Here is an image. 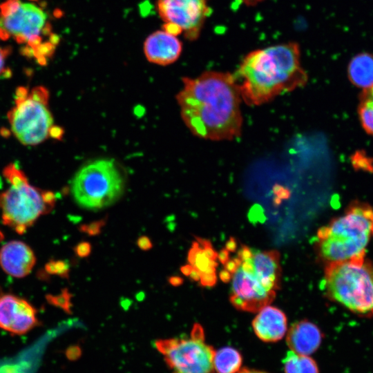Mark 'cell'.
Returning a JSON list of instances; mask_svg holds the SVG:
<instances>
[{
  "label": "cell",
  "instance_id": "6da1fadb",
  "mask_svg": "<svg viewBox=\"0 0 373 373\" xmlns=\"http://www.w3.org/2000/svg\"><path fill=\"white\" fill-rule=\"evenodd\" d=\"M176 95L183 122L195 136L213 141L240 136L242 116L239 83L229 73L206 71L183 77Z\"/></svg>",
  "mask_w": 373,
  "mask_h": 373
},
{
  "label": "cell",
  "instance_id": "7a4b0ae2",
  "mask_svg": "<svg viewBox=\"0 0 373 373\" xmlns=\"http://www.w3.org/2000/svg\"><path fill=\"white\" fill-rule=\"evenodd\" d=\"M238 75L242 99L260 106L276 97L304 86L307 75L300 64V50L295 42L253 50L242 59Z\"/></svg>",
  "mask_w": 373,
  "mask_h": 373
},
{
  "label": "cell",
  "instance_id": "3957f363",
  "mask_svg": "<svg viewBox=\"0 0 373 373\" xmlns=\"http://www.w3.org/2000/svg\"><path fill=\"white\" fill-rule=\"evenodd\" d=\"M373 236V207L355 201L317 233V249L326 263L365 256Z\"/></svg>",
  "mask_w": 373,
  "mask_h": 373
},
{
  "label": "cell",
  "instance_id": "277c9868",
  "mask_svg": "<svg viewBox=\"0 0 373 373\" xmlns=\"http://www.w3.org/2000/svg\"><path fill=\"white\" fill-rule=\"evenodd\" d=\"M3 175L9 187L0 193L3 223L22 234L43 215L55 207L53 192L30 184L23 171L15 163L5 166Z\"/></svg>",
  "mask_w": 373,
  "mask_h": 373
},
{
  "label": "cell",
  "instance_id": "5b68a950",
  "mask_svg": "<svg viewBox=\"0 0 373 373\" xmlns=\"http://www.w3.org/2000/svg\"><path fill=\"white\" fill-rule=\"evenodd\" d=\"M328 297L359 316L373 317V265L365 257L326 263Z\"/></svg>",
  "mask_w": 373,
  "mask_h": 373
},
{
  "label": "cell",
  "instance_id": "8992f818",
  "mask_svg": "<svg viewBox=\"0 0 373 373\" xmlns=\"http://www.w3.org/2000/svg\"><path fill=\"white\" fill-rule=\"evenodd\" d=\"M49 97L48 90L42 86L16 89L15 106L7 115L12 133L21 144L34 146L50 137H61V128L54 125Z\"/></svg>",
  "mask_w": 373,
  "mask_h": 373
},
{
  "label": "cell",
  "instance_id": "52a82bcc",
  "mask_svg": "<svg viewBox=\"0 0 373 373\" xmlns=\"http://www.w3.org/2000/svg\"><path fill=\"white\" fill-rule=\"evenodd\" d=\"M124 187L123 176L115 161L99 159L77 171L70 189L77 204L96 210L114 203L122 195Z\"/></svg>",
  "mask_w": 373,
  "mask_h": 373
},
{
  "label": "cell",
  "instance_id": "ba28073f",
  "mask_svg": "<svg viewBox=\"0 0 373 373\" xmlns=\"http://www.w3.org/2000/svg\"><path fill=\"white\" fill-rule=\"evenodd\" d=\"M171 373H213L215 351L205 342L202 327L194 325L189 337L155 342Z\"/></svg>",
  "mask_w": 373,
  "mask_h": 373
},
{
  "label": "cell",
  "instance_id": "9c48e42d",
  "mask_svg": "<svg viewBox=\"0 0 373 373\" xmlns=\"http://www.w3.org/2000/svg\"><path fill=\"white\" fill-rule=\"evenodd\" d=\"M222 274L224 276H222V278L231 277L229 300L237 309L257 312L270 304L276 297V291L267 290L238 256L228 260Z\"/></svg>",
  "mask_w": 373,
  "mask_h": 373
},
{
  "label": "cell",
  "instance_id": "30bf717a",
  "mask_svg": "<svg viewBox=\"0 0 373 373\" xmlns=\"http://www.w3.org/2000/svg\"><path fill=\"white\" fill-rule=\"evenodd\" d=\"M156 9L164 23L178 26L189 40L199 37L211 13L207 0H157Z\"/></svg>",
  "mask_w": 373,
  "mask_h": 373
},
{
  "label": "cell",
  "instance_id": "8fae6325",
  "mask_svg": "<svg viewBox=\"0 0 373 373\" xmlns=\"http://www.w3.org/2000/svg\"><path fill=\"white\" fill-rule=\"evenodd\" d=\"M38 324L37 310L26 300L10 294L0 295V328L21 335Z\"/></svg>",
  "mask_w": 373,
  "mask_h": 373
},
{
  "label": "cell",
  "instance_id": "7c38bea8",
  "mask_svg": "<svg viewBox=\"0 0 373 373\" xmlns=\"http://www.w3.org/2000/svg\"><path fill=\"white\" fill-rule=\"evenodd\" d=\"M238 256L244 260L268 291H276L280 284V254L276 250L258 251L242 247Z\"/></svg>",
  "mask_w": 373,
  "mask_h": 373
},
{
  "label": "cell",
  "instance_id": "4fadbf2b",
  "mask_svg": "<svg viewBox=\"0 0 373 373\" xmlns=\"http://www.w3.org/2000/svg\"><path fill=\"white\" fill-rule=\"evenodd\" d=\"M182 51V44L177 36L162 29L150 34L144 42V53L146 59L159 66L174 63Z\"/></svg>",
  "mask_w": 373,
  "mask_h": 373
},
{
  "label": "cell",
  "instance_id": "5bb4252c",
  "mask_svg": "<svg viewBox=\"0 0 373 373\" xmlns=\"http://www.w3.org/2000/svg\"><path fill=\"white\" fill-rule=\"evenodd\" d=\"M46 15L39 7L32 3H21L19 10L9 17H0V26L10 36L23 35L28 39L39 35L46 23Z\"/></svg>",
  "mask_w": 373,
  "mask_h": 373
},
{
  "label": "cell",
  "instance_id": "9a60e30c",
  "mask_svg": "<svg viewBox=\"0 0 373 373\" xmlns=\"http://www.w3.org/2000/svg\"><path fill=\"white\" fill-rule=\"evenodd\" d=\"M36 262L33 251L19 240L7 242L0 249V265L8 274L23 278L28 275Z\"/></svg>",
  "mask_w": 373,
  "mask_h": 373
},
{
  "label": "cell",
  "instance_id": "2e32d148",
  "mask_svg": "<svg viewBox=\"0 0 373 373\" xmlns=\"http://www.w3.org/2000/svg\"><path fill=\"white\" fill-rule=\"evenodd\" d=\"M256 336L263 342L274 343L282 339L287 330V320L280 309L267 305L261 309L252 322Z\"/></svg>",
  "mask_w": 373,
  "mask_h": 373
},
{
  "label": "cell",
  "instance_id": "e0dca14e",
  "mask_svg": "<svg viewBox=\"0 0 373 373\" xmlns=\"http://www.w3.org/2000/svg\"><path fill=\"white\" fill-rule=\"evenodd\" d=\"M321 329L313 323L303 320L294 323L287 331V344L291 351L309 356L322 342Z\"/></svg>",
  "mask_w": 373,
  "mask_h": 373
},
{
  "label": "cell",
  "instance_id": "ac0fdd59",
  "mask_svg": "<svg viewBox=\"0 0 373 373\" xmlns=\"http://www.w3.org/2000/svg\"><path fill=\"white\" fill-rule=\"evenodd\" d=\"M216 254L209 241L197 238L188 253V261L200 274V283L212 286L216 282Z\"/></svg>",
  "mask_w": 373,
  "mask_h": 373
},
{
  "label": "cell",
  "instance_id": "d6986e66",
  "mask_svg": "<svg viewBox=\"0 0 373 373\" xmlns=\"http://www.w3.org/2000/svg\"><path fill=\"white\" fill-rule=\"evenodd\" d=\"M350 82L362 90L373 86V54L363 52L354 56L347 66Z\"/></svg>",
  "mask_w": 373,
  "mask_h": 373
},
{
  "label": "cell",
  "instance_id": "ffe728a7",
  "mask_svg": "<svg viewBox=\"0 0 373 373\" xmlns=\"http://www.w3.org/2000/svg\"><path fill=\"white\" fill-rule=\"evenodd\" d=\"M242 364V355L235 348L225 347L215 351L213 367L216 373H238Z\"/></svg>",
  "mask_w": 373,
  "mask_h": 373
},
{
  "label": "cell",
  "instance_id": "44dd1931",
  "mask_svg": "<svg viewBox=\"0 0 373 373\" xmlns=\"http://www.w3.org/2000/svg\"><path fill=\"white\" fill-rule=\"evenodd\" d=\"M285 373H319L316 361L309 356L288 351L283 359Z\"/></svg>",
  "mask_w": 373,
  "mask_h": 373
},
{
  "label": "cell",
  "instance_id": "7402d4cb",
  "mask_svg": "<svg viewBox=\"0 0 373 373\" xmlns=\"http://www.w3.org/2000/svg\"><path fill=\"white\" fill-rule=\"evenodd\" d=\"M357 111L362 128L366 133L373 136V86L362 90Z\"/></svg>",
  "mask_w": 373,
  "mask_h": 373
},
{
  "label": "cell",
  "instance_id": "603a6c76",
  "mask_svg": "<svg viewBox=\"0 0 373 373\" xmlns=\"http://www.w3.org/2000/svg\"><path fill=\"white\" fill-rule=\"evenodd\" d=\"M106 222V218L93 221L88 224L81 225L79 227V230L90 236H97L100 233L102 229L104 227Z\"/></svg>",
  "mask_w": 373,
  "mask_h": 373
},
{
  "label": "cell",
  "instance_id": "cb8c5ba5",
  "mask_svg": "<svg viewBox=\"0 0 373 373\" xmlns=\"http://www.w3.org/2000/svg\"><path fill=\"white\" fill-rule=\"evenodd\" d=\"M21 3V0H6L0 4V17L5 18L14 14Z\"/></svg>",
  "mask_w": 373,
  "mask_h": 373
},
{
  "label": "cell",
  "instance_id": "d4e9b609",
  "mask_svg": "<svg viewBox=\"0 0 373 373\" xmlns=\"http://www.w3.org/2000/svg\"><path fill=\"white\" fill-rule=\"evenodd\" d=\"M12 52V48L10 46H0V77H10L11 76V70L6 67V61Z\"/></svg>",
  "mask_w": 373,
  "mask_h": 373
},
{
  "label": "cell",
  "instance_id": "484cf974",
  "mask_svg": "<svg viewBox=\"0 0 373 373\" xmlns=\"http://www.w3.org/2000/svg\"><path fill=\"white\" fill-rule=\"evenodd\" d=\"M34 50V58L36 59L39 57H44L46 58L51 57L55 50V46L50 41L41 43L37 48Z\"/></svg>",
  "mask_w": 373,
  "mask_h": 373
},
{
  "label": "cell",
  "instance_id": "4316f807",
  "mask_svg": "<svg viewBox=\"0 0 373 373\" xmlns=\"http://www.w3.org/2000/svg\"><path fill=\"white\" fill-rule=\"evenodd\" d=\"M353 166L358 167L359 169H363L367 171H371L372 163L370 158L367 157L364 154H361L358 152L357 154H354L352 157Z\"/></svg>",
  "mask_w": 373,
  "mask_h": 373
},
{
  "label": "cell",
  "instance_id": "83f0119b",
  "mask_svg": "<svg viewBox=\"0 0 373 373\" xmlns=\"http://www.w3.org/2000/svg\"><path fill=\"white\" fill-rule=\"evenodd\" d=\"M91 245L88 242H81L74 248L75 254L81 258H86L90 254Z\"/></svg>",
  "mask_w": 373,
  "mask_h": 373
},
{
  "label": "cell",
  "instance_id": "f1b7e54d",
  "mask_svg": "<svg viewBox=\"0 0 373 373\" xmlns=\"http://www.w3.org/2000/svg\"><path fill=\"white\" fill-rule=\"evenodd\" d=\"M137 245L140 249L144 251H148L153 247L151 239L146 236L140 237L137 240Z\"/></svg>",
  "mask_w": 373,
  "mask_h": 373
},
{
  "label": "cell",
  "instance_id": "f546056e",
  "mask_svg": "<svg viewBox=\"0 0 373 373\" xmlns=\"http://www.w3.org/2000/svg\"><path fill=\"white\" fill-rule=\"evenodd\" d=\"M41 41L42 38L39 35H32L28 38L27 45L35 49L41 44Z\"/></svg>",
  "mask_w": 373,
  "mask_h": 373
},
{
  "label": "cell",
  "instance_id": "4dcf8cb0",
  "mask_svg": "<svg viewBox=\"0 0 373 373\" xmlns=\"http://www.w3.org/2000/svg\"><path fill=\"white\" fill-rule=\"evenodd\" d=\"M19 52L26 58H34V50L27 44L20 48Z\"/></svg>",
  "mask_w": 373,
  "mask_h": 373
},
{
  "label": "cell",
  "instance_id": "1f68e13d",
  "mask_svg": "<svg viewBox=\"0 0 373 373\" xmlns=\"http://www.w3.org/2000/svg\"><path fill=\"white\" fill-rule=\"evenodd\" d=\"M168 282L173 287H178L183 283V279L181 277L173 276L168 278Z\"/></svg>",
  "mask_w": 373,
  "mask_h": 373
},
{
  "label": "cell",
  "instance_id": "d6a6232c",
  "mask_svg": "<svg viewBox=\"0 0 373 373\" xmlns=\"http://www.w3.org/2000/svg\"><path fill=\"white\" fill-rule=\"evenodd\" d=\"M51 30H52V26H51L50 23H48V22H46V23L44 24V26L41 28V32L44 36H48V35H50L52 33Z\"/></svg>",
  "mask_w": 373,
  "mask_h": 373
},
{
  "label": "cell",
  "instance_id": "836d02e7",
  "mask_svg": "<svg viewBox=\"0 0 373 373\" xmlns=\"http://www.w3.org/2000/svg\"><path fill=\"white\" fill-rule=\"evenodd\" d=\"M11 36L8 33V32L6 29L0 26V39L6 41Z\"/></svg>",
  "mask_w": 373,
  "mask_h": 373
},
{
  "label": "cell",
  "instance_id": "e575fe53",
  "mask_svg": "<svg viewBox=\"0 0 373 373\" xmlns=\"http://www.w3.org/2000/svg\"><path fill=\"white\" fill-rule=\"evenodd\" d=\"M192 269L193 267L191 265H186L180 267L181 272L185 276H189Z\"/></svg>",
  "mask_w": 373,
  "mask_h": 373
},
{
  "label": "cell",
  "instance_id": "d590c367",
  "mask_svg": "<svg viewBox=\"0 0 373 373\" xmlns=\"http://www.w3.org/2000/svg\"><path fill=\"white\" fill-rule=\"evenodd\" d=\"M49 41L53 44L54 46H56L59 44V37L57 35V34H54V33H51L50 35H49Z\"/></svg>",
  "mask_w": 373,
  "mask_h": 373
},
{
  "label": "cell",
  "instance_id": "8d00e7d4",
  "mask_svg": "<svg viewBox=\"0 0 373 373\" xmlns=\"http://www.w3.org/2000/svg\"><path fill=\"white\" fill-rule=\"evenodd\" d=\"M238 373H267V372L258 370H254V369L244 368V369H241Z\"/></svg>",
  "mask_w": 373,
  "mask_h": 373
},
{
  "label": "cell",
  "instance_id": "74e56055",
  "mask_svg": "<svg viewBox=\"0 0 373 373\" xmlns=\"http://www.w3.org/2000/svg\"><path fill=\"white\" fill-rule=\"evenodd\" d=\"M246 6H256L264 0H241Z\"/></svg>",
  "mask_w": 373,
  "mask_h": 373
},
{
  "label": "cell",
  "instance_id": "f35d334b",
  "mask_svg": "<svg viewBox=\"0 0 373 373\" xmlns=\"http://www.w3.org/2000/svg\"><path fill=\"white\" fill-rule=\"evenodd\" d=\"M3 239V235L2 232L0 231V242Z\"/></svg>",
  "mask_w": 373,
  "mask_h": 373
},
{
  "label": "cell",
  "instance_id": "ab89813d",
  "mask_svg": "<svg viewBox=\"0 0 373 373\" xmlns=\"http://www.w3.org/2000/svg\"><path fill=\"white\" fill-rule=\"evenodd\" d=\"M30 1H38V0H30Z\"/></svg>",
  "mask_w": 373,
  "mask_h": 373
}]
</instances>
